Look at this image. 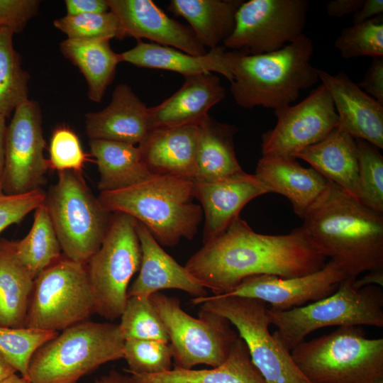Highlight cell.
Wrapping results in <instances>:
<instances>
[{
  "label": "cell",
  "instance_id": "obj_11",
  "mask_svg": "<svg viewBox=\"0 0 383 383\" xmlns=\"http://www.w3.org/2000/svg\"><path fill=\"white\" fill-rule=\"evenodd\" d=\"M94 313L87 265L60 257L34 279L24 327L58 332Z\"/></svg>",
  "mask_w": 383,
  "mask_h": 383
},
{
  "label": "cell",
  "instance_id": "obj_21",
  "mask_svg": "<svg viewBox=\"0 0 383 383\" xmlns=\"http://www.w3.org/2000/svg\"><path fill=\"white\" fill-rule=\"evenodd\" d=\"M146 105L126 84L117 85L104 109L85 115L89 140L139 145L152 130Z\"/></svg>",
  "mask_w": 383,
  "mask_h": 383
},
{
  "label": "cell",
  "instance_id": "obj_4",
  "mask_svg": "<svg viewBox=\"0 0 383 383\" xmlns=\"http://www.w3.org/2000/svg\"><path fill=\"white\" fill-rule=\"evenodd\" d=\"M193 190V179L152 175L125 189L100 192L97 198L107 211L128 214L143 224L161 246L174 247L182 238L192 240L202 221Z\"/></svg>",
  "mask_w": 383,
  "mask_h": 383
},
{
  "label": "cell",
  "instance_id": "obj_26",
  "mask_svg": "<svg viewBox=\"0 0 383 383\" xmlns=\"http://www.w3.org/2000/svg\"><path fill=\"white\" fill-rule=\"evenodd\" d=\"M308 162L327 180L360 201L355 139L338 125L323 140L295 156Z\"/></svg>",
  "mask_w": 383,
  "mask_h": 383
},
{
  "label": "cell",
  "instance_id": "obj_24",
  "mask_svg": "<svg viewBox=\"0 0 383 383\" xmlns=\"http://www.w3.org/2000/svg\"><path fill=\"white\" fill-rule=\"evenodd\" d=\"M270 190L285 196L302 219L328 187L329 182L316 170L305 167L296 158L262 156L254 174Z\"/></svg>",
  "mask_w": 383,
  "mask_h": 383
},
{
  "label": "cell",
  "instance_id": "obj_32",
  "mask_svg": "<svg viewBox=\"0 0 383 383\" xmlns=\"http://www.w3.org/2000/svg\"><path fill=\"white\" fill-rule=\"evenodd\" d=\"M33 283L15 255L13 241L0 240V325L24 327Z\"/></svg>",
  "mask_w": 383,
  "mask_h": 383
},
{
  "label": "cell",
  "instance_id": "obj_29",
  "mask_svg": "<svg viewBox=\"0 0 383 383\" xmlns=\"http://www.w3.org/2000/svg\"><path fill=\"white\" fill-rule=\"evenodd\" d=\"M242 0H172L168 10L184 18L198 40L210 49L231 35Z\"/></svg>",
  "mask_w": 383,
  "mask_h": 383
},
{
  "label": "cell",
  "instance_id": "obj_45",
  "mask_svg": "<svg viewBox=\"0 0 383 383\" xmlns=\"http://www.w3.org/2000/svg\"><path fill=\"white\" fill-rule=\"evenodd\" d=\"M65 4L68 16L109 11L107 0H66Z\"/></svg>",
  "mask_w": 383,
  "mask_h": 383
},
{
  "label": "cell",
  "instance_id": "obj_47",
  "mask_svg": "<svg viewBox=\"0 0 383 383\" xmlns=\"http://www.w3.org/2000/svg\"><path fill=\"white\" fill-rule=\"evenodd\" d=\"M382 0H364L361 8L353 15V24L361 23L376 16L382 15Z\"/></svg>",
  "mask_w": 383,
  "mask_h": 383
},
{
  "label": "cell",
  "instance_id": "obj_51",
  "mask_svg": "<svg viewBox=\"0 0 383 383\" xmlns=\"http://www.w3.org/2000/svg\"><path fill=\"white\" fill-rule=\"evenodd\" d=\"M16 370L0 353V382L7 379L14 374H16Z\"/></svg>",
  "mask_w": 383,
  "mask_h": 383
},
{
  "label": "cell",
  "instance_id": "obj_38",
  "mask_svg": "<svg viewBox=\"0 0 383 383\" xmlns=\"http://www.w3.org/2000/svg\"><path fill=\"white\" fill-rule=\"evenodd\" d=\"M342 57H383V16L342 29L335 40Z\"/></svg>",
  "mask_w": 383,
  "mask_h": 383
},
{
  "label": "cell",
  "instance_id": "obj_9",
  "mask_svg": "<svg viewBox=\"0 0 383 383\" xmlns=\"http://www.w3.org/2000/svg\"><path fill=\"white\" fill-rule=\"evenodd\" d=\"M190 302L230 321L245 343L252 363L266 383H312L295 364L291 351L270 333L269 308L265 302L218 295L192 298Z\"/></svg>",
  "mask_w": 383,
  "mask_h": 383
},
{
  "label": "cell",
  "instance_id": "obj_19",
  "mask_svg": "<svg viewBox=\"0 0 383 383\" xmlns=\"http://www.w3.org/2000/svg\"><path fill=\"white\" fill-rule=\"evenodd\" d=\"M342 126L355 139L383 148V105L362 91L343 71L333 75L318 70Z\"/></svg>",
  "mask_w": 383,
  "mask_h": 383
},
{
  "label": "cell",
  "instance_id": "obj_36",
  "mask_svg": "<svg viewBox=\"0 0 383 383\" xmlns=\"http://www.w3.org/2000/svg\"><path fill=\"white\" fill-rule=\"evenodd\" d=\"M59 332L0 325V353L27 379L30 362L35 353Z\"/></svg>",
  "mask_w": 383,
  "mask_h": 383
},
{
  "label": "cell",
  "instance_id": "obj_30",
  "mask_svg": "<svg viewBox=\"0 0 383 383\" xmlns=\"http://www.w3.org/2000/svg\"><path fill=\"white\" fill-rule=\"evenodd\" d=\"M89 143L98 167L100 192L125 189L152 175L143 163L138 146L95 139L89 140Z\"/></svg>",
  "mask_w": 383,
  "mask_h": 383
},
{
  "label": "cell",
  "instance_id": "obj_34",
  "mask_svg": "<svg viewBox=\"0 0 383 383\" xmlns=\"http://www.w3.org/2000/svg\"><path fill=\"white\" fill-rule=\"evenodd\" d=\"M13 36L9 29L0 28V114L6 118L28 99L30 75L21 66Z\"/></svg>",
  "mask_w": 383,
  "mask_h": 383
},
{
  "label": "cell",
  "instance_id": "obj_52",
  "mask_svg": "<svg viewBox=\"0 0 383 383\" xmlns=\"http://www.w3.org/2000/svg\"><path fill=\"white\" fill-rule=\"evenodd\" d=\"M0 383H30L28 380L21 376L14 374L7 379L0 382Z\"/></svg>",
  "mask_w": 383,
  "mask_h": 383
},
{
  "label": "cell",
  "instance_id": "obj_15",
  "mask_svg": "<svg viewBox=\"0 0 383 383\" xmlns=\"http://www.w3.org/2000/svg\"><path fill=\"white\" fill-rule=\"evenodd\" d=\"M7 126L1 187L7 194L40 188L50 167L44 157L45 141L39 104L28 99L13 111Z\"/></svg>",
  "mask_w": 383,
  "mask_h": 383
},
{
  "label": "cell",
  "instance_id": "obj_27",
  "mask_svg": "<svg viewBox=\"0 0 383 383\" xmlns=\"http://www.w3.org/2000/svg\"><path fill=\"white\" fill-rule=\"evenodd\" d=\"M128 374L132 383H266L240 336L226 360L218 367L203 370L174 367L155 374Z\"/></svg>",
  "mask_w": 383,
  "mask_h": 383
},
{
  "label": "cell",
  "instance_id": "obj_8",
  "mask_svg": "<svg viewBox=\"0 0 383 383\" xmlns=\"http://www.w3.org/2000/svg\"><path fill=\"white\" fill-rule=\"evenodd\" d=\"M44 204L65 256L87 265L99 249L113 213L105 209L80 172H58Z\"/></svg>",
  "mask_w": 383,
  "mask_h": 383
},
{
  "label": "cell",
  "instance_id": "obj_40",
  "mask_svg": "<svg viewBox=\"0 0 383 383\" xmlns=\"http://www.w3.org/2000/svg\"><path fill=\"white\" fill-rule=\"evenodd\" d=\"M53 25L70 39L123 40L118 20L110 11L83 15H65L55 19Z\"/></svg>",
  "mask_w": 383,
  "mask_h": 383
},
{
  "label": "cell",
  "instance_id": "obj_39",
  "mask_svg": "<svg viewBox=\"0 0 383 383\" xmlns=\"http://www.w3.org/2000/svg\"><path fill=\"white\" fill-rule=\"evenodd\" d=\"M127 373L155 374L172 370V350L169 343L156 340H125L123 357Z\"/></svg>",
  "mask_w": 383,
  "mask_h": 383
},
{
  "label": "cell",
  "instance_id": "obj_25",
  "mask_svg": "<svg viewBox=\"0 0 383 383\" xmlns=\"http://www.w3.org/2000/svg\"><path fill=\"white\" fill-rule=\"evenodd\" d=\"M120 62L136 67L174 72L184 77L217 72L231 82L229 50L223 45L211 48L205 55H193L172 47L137 40L133 48L119 53Z\"/></svg>",
  "mask_w": 383,
  "mask_h": 383
},
{
  "label": "cell",
  "instance_id": "obj_14",
  "mask_svg": "<svg viewBox=\"0 0 383 383\" xmlns=\"http://www.w3.org/2000/svg\"><path fill=\"white\" fill-rule=\"evenodd\" d=\"M275 126L261 136L262 156H294L326 138L339 125L333 99L323 84L299 104L274 110Z\"/></svg>",
  "mask_w": 383,
  "mask_h": 383
},
{
  "label": "cell",
  "instance_id": "obj_1",
  "mask_svg": "<svg viewBox=\"0 0 383 383\" xmlns=\"http://www.w3.org/2000/svg\"><path fill=\"white\" fill-rule=\"evenodd\" d=\"M326 262L299 227L285 235H266L238 217L221 235L203 244L184 267L213 295H219L250 276L301 277L321 270Z\"/></svg>",
  "mask_w": 383,
  "mask_h": 383
},
{
  "label": "cell",
  "instance_id": "obj_37",
  "mask_svg": "<svg viewBox=\"0 0 383 383\" xmlns=\"http://www.w3.org/2000/svg\"><path fill=\"white\" fill-rule=\"evenodd\" d=\"M358 158L360 201L383 213V156L380 149L362 139H355Z\"/></svg>",
  "mask_w": 383,
  "mask_h": 383
},
{
  "label": "cell",
  "instance_id": "obj_20",
  "mask_svg": "<svg viewBox=\"0 0 383 383\" xmlns=\"http://www.w3.org/2000/svg\"><path fill=\"white\" fill-rule=\"evenodd\" d=\"M136 231L142 257L139 274L128 288V297L150 296L165 289L182 290L193 298L208 295L201 282L167 253L148 229L138 221Z\"/></svg>",
  "mask_w": 383,
  "mask_h": 383
},
{
  "label": "cell",
  "instance_id": "obj_10",
  "mask_svg": "<svg viewBox=\"0 0 383 383\" xmlns=\"http://www.w3.org/2000/svg\"><path fill=\"white\" fill-rule=\"evenodd\" d=\"M150 299L166 328L174 367H216L226 360L239 337L227 318L201 309L194 318L182 309L179 299L160 292Z\"/></svg>",
  "mask_w": 383,
  "mask_h": 383
},
{
  "label": "cell",
  "instance_id": "obj_41",
  "mask_svg": "<svg viewBox=\"0 0 383 383\" xmlns=\"http://www.w3.org/2000/svg\"><path fill=\"white\" fill-rule=\"evenodd\" d=\"M50 167L58 172L73 170L82 172L87 156L77 135L69 127L56 128L50 141Z\"/></svg>",
  "mask_w": 383,
  "mask_h": 383
},
{
  "label": "cell",
  "instance_id": "obj_48",
  "mask_svg": "<svg viewBox=\"0 0 383 383\" xmlns=\"http://www.w3.org/2000/svg\"><path fill=\"white\" fill-rule=\"evenodd\" d=\"M370 285L383 286V270L368 272V274L360 279H355L354 286L355 288H361Z\"/></svg>",
  "mask_w": 383,
  "mask_h": 383
},
{
  "label": "cell",
  "instance_id": "obj_17",
  "mask_svg": "<svg viewBox=\"0 0 383 383\" xmlns=\"http://www.w3.org/2000/svg\"><path fill=\"white\" fill-rule=\"evenodd\" d=\"M107 3L118 20L123 39L145 38L193 55L207 52L189 26L169 17L151 0H107Z\"/></svg>",
  "mask_w": 383,
  "mask_h": 383
},
{
  "label": "cell",
  "instance_id": "obj_23",
  "mask_svg": "<svg viewBox=\"0 0 383 383\" xmlns=\"http://www.w3.org/2000/svg\"><path fill=\"white\" fill-rule=\"evenodd\" d=\"M199 127L189 125L157 128L138 145L141 159L152 175L194 179Z\"/></svg>",
  "mask_w": 383,
  "mask_h": 383
},
{
  "label": "cell",
  "instance_id": "obj_13",
  "mask_svg": "<svg viewBox=\"0 0 383 383\" xmlns=\"http://www.w3.org/2000/svg\"><path fill=\"white\" fill-rule=\"evenodd\" d=\"M307 0H250L238 8L223 46L249 55L279 50L304 33Z\"/></svg>",
  "mask_w": 383,
  "mask_h": 383
},
{
  "label": "cell",
  "instance_id": "obj_50",
  "mask_svg": "<svg viewBox=\"0 0 383 383\" xmlns=\"http://www.w3.org/2000/svg\"><path fill=\"white\" fill-rule=\"evenodd\" d=\"M94 383H132L129 376L123 375L116 370L96 379Z\"/></svg>",
  "mask_w": 383,
  "mask_h": 383
},
{
  "label": "cell",
  "instance_id": "obj_6",
  "mask_svg": "<svg viewBox=\"0 0 383 383\" xmlns=\"http://www.w3.org/2000/svg\"><path fill=\"white\" fill-rule=\"evenodd\" d=\"M291 355L312 383H383V339L367 338L360 326H339Z\"/></svg>",
  "mask_w": 383,
  "mask_h": 383
},
{
  "label": "cell",
  "instance_id": "obj_35",
  "mask_svg": "<svg viewBox=\"0 0 383 383\" xmlns=\"http://www.w3.org/2000/svg\"><path fill=\"white\" fill-rule=\"evenodd\" d=\"M120 317L118 326L125 340H156L169 343L165 325L150 296L128 297Z\"/></svg>",
  "mask_w": 383,
  "mask_h": 383
},
{
  "label": "cell",
  "instance_id": "obj_16",
  "mask_svg": "<svg viewBox=\"0 0 383 383\" xmlns=\"http://www.w3.org/2000/svg\"><path fill=\"white\" fill-rule=\"evenodd\" d=\"M346 278L343 271L329 260L321 270L301 277L250 276L230 292L218 296L257 299L269 303L272 310L287 311L333 294Z\"/></svg>",
  "mask_w": 383,
  "mask_h": 383
},
{
  "label": "cell",
  "instance_id": "obj_2",
  "mask_svg": "<svg viewBox=\"0 0 383 383\" xmlns=\"http://www.w3.org/2000/svg\"><path fill=\"white\" fill-rule=\"evenodd\" d=\"M328 182L299 227L306 240L347 277L383 270V213Z\"/></svg>",
  "mask_w": 383,
  "mask_h": 383
},
{
  "label": "cell",
  "instance_id": "obj_49",
  "mask_svg": "<svg viewBox=\"0 0 383 383\" xmlns=\"http://www.w3.org/2000/svg\"><path fill=\"white\" fill-rule=\"evenodd\" d=\"M6 130V117L0 114V184L4 167Z\"/></svg>",
  "mask_w": 383,
  "mask_h": 383
},
{
  "label": "cell",
  "instance_id": "obj_43",
  "mask_svg": "<svg viewBox=\"0 0 383 383\" xmlns=\"http://www.w3.org/2000/svg\"><path fill=\"white\" fill-rule=\"evenodd\" d=\"M38 0H0V28L19 33L38 11Z\"/></svg>",
  "mask_w": 383,
  "mask_h": 383
},
{
  "label": "cell",
  "instance_id": "obj_12",
  "mask_svg": "<svg viewBox=\"0 0 383 383\" xmlns=\"http://www.w3.org/2000/svg\"><path fill=\"white\" fill-rule=\"evenodd\" d=\"M136 222L128 214L113 213L99 249L87 265L95 313L109 321L121 316L129 282L140 267L142 252Z\"/></svg>",
  "mask_w": 383,
  "mask_h": 383
},
{
  "label": "cell",
  "instance_id": "obj_18",
  "mask_svg": "<svg viewBox=\"0 0 383 383\" xmlns=\"http://www.w3.org/2000/svg\"><path fill=\"white\" fill-rule=\"evenodd\" d=\"M267 193L269 189L255 174L245 172L213 182L194 180V197L205 218L203 244L221 235L249 201Z\"/></svg>",
  "mask_w": 383,
  "mask_h": 383
},
{
  "label": "cell",
  "instance_id": "obj_28",
  "mask_svg": "<svg viewBox=\"0 0 383 383\" xmlns=\"http://www.w3.org/2000/svg\"><path fill=\"white\" fill-rule=\"evenodd\" d=\"M196 172L194 180L213 182L243 172L235 155L238 128L208 115L199 125Z\"/></svg>",
  "mask_w": 383,
  "mask_h": 383
},
{
  "label": "cell",
  "instance_id": "obj_33",
  "mask_svg": "<svg viewBox=\"0 0 383 383\" xmlns=\"http://www.w3.org/2000/svg\"><path fill=\"white\" fill-rule=\"evenodd\" d=\"M28 233L13 241L15 255L34 279L61 257V247L47 208L43 202L35 210Z\"/></svg>",
  "mask_w": 383,
  "mask_h": 383
},
{
  "label": "cell",
  "instance_id": "obj_42",
  "mask_svg": "<svg viewBox=\"0 0 383 383\" xmlns=\"http://www.w3.org/2000/svg\"><path fill=\"white\" fill-rule=\"evenodd\" d=\"M45 195L41 188L24 194H7L0 184V233L43 204Z\"/></svg>",
  "mask_w": 383,
  "mask_h": 383
},
{
  "label": "cell",
  "instance_id": "obj_31",
  "mask_svg": "<svg viewBox=\"0 0 383 383\" xmlns=\"http://www.w3.org/2000/svg\"><path fill=\"white\" fill-rule=\"evenodd\" d=\"M109 39L76 40L67 38L60 44L62 55L84 75L87 96L99 103L113 80L119 55L111 48Z\"/></svg>",
  "mask_w": 383,
  "mask_h": 383
},
{
  "label": "cell",
  "instance_id": "obj_7",
  "mask_svg": "<svg viewBox=\"0 0 383 383\" xmlns=\"http://www.w3.org/2000/svg\"><path fill=\"white\" fill-rule=\"evenodd\" d=\"M356 278L348 277L331 295L287 311L268 309L270 323L277 330L272 336L291 351L310 333L326 326L383 327V292L370 285L355 288Z\"/></svg>",
  "mask_w": 383,
  "mask_h": 383
},
{
  "label": "cell",
  "instance_id": "obj_44",
  "mask_svg": "<svg viewBox=\"0 0 383 383\" xmlns=\"http://www.w3.org/2000/svg\"><path fill=\"white\" fill-rule=\"evenodd\" d=\"M357 84L383 105V57L373 58L363 79Z\"/></svg>",
  "mask_w": 383,
  "mask_h": 383
},
{
  "label": "cell",
  "instance_id": "obj_3",
  "mask_svg": "<svg viewBox=\"0 0 383 383\" xmlns=\"http://www.w3.org/2000/svg\"><path fill=\"white\" fill-rule=\"evenodd\" d=\"M313 43L303 34L293 43L271 52L249 55L229 50L231 92L244 108L273 110L295 102L302 90L319 80L318 70L311 59Z\"/></svg>",
  "mask_w": 383,
  "mask_h": 383
},
{
  "label": "cell",
  "instance_id": "obj_22",
  "mask_svg": "<svg viewBox=\"0 0 383 383\" xmlns=\"http://www.w3.org/2000/svg\"><path fill=\"white\" fill-rule=\"evenodd\" d=\"M181 88L161 104L148 109L152 129L199 126L211 107L222 101L226 90L212 72L184 77Z\"/></svg>",
  "mask_w": 383,
  "mask_h": 383
},
{
  "label": "cell",
  "instance_id": "obj_46",
  "mask_svg": "<svg viewBox=\"0 0 383 383\" xmlns=\"http://www.w3.org/2000/svg\"><path fill=\"white\" fill-rule=\"evenodd\" d=\"M364 0H333L326 4L328 16L341 18L354 15L362 6Z\"/></svg>",
  "mask_w": 383,
  "mask_h": 383
},
{
  "label": "cell",
  "instance_id": "obj_5",
  "mask_svg": "<svg viewBox=\"0 0 383 383\" xmlns=\"http://www.w3.org/2000/svg\"><path fill=\"white\" fill-rule=\"evenodd\" d=\"M118 324L84 321L43 345L30 362V383H77L101 365L123 357Z\"/></svg>",
  "mask_w": 383,
  "mask_h": 383
}]
</instances>
